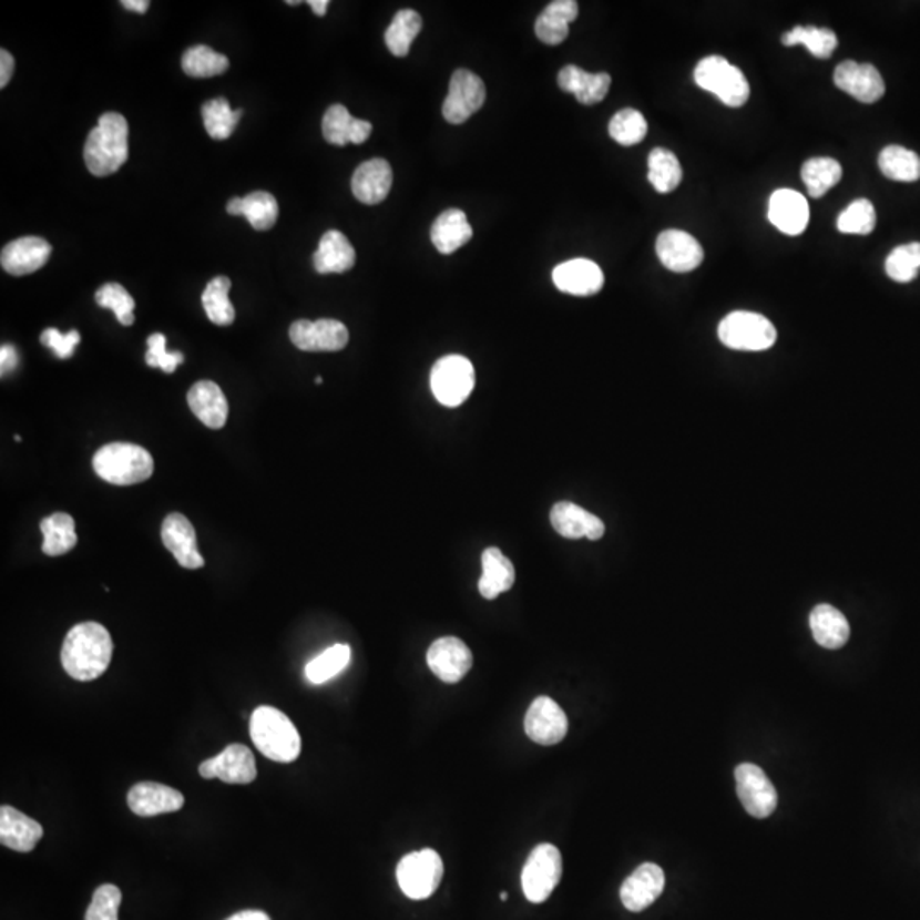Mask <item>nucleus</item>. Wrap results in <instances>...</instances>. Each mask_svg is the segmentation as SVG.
<instances>
[{
	"label": "nucleus",
	"instance_id": "57",
	"mask_svg": "<svg viewBox=\"0 0 920 920\" xmlns=\"http://www.w3.org/2000/svg\"><path fill=\"white\" fill-rule=\"evenodd\" d=\"M307 4H309V8L313 9L314 14L325 16L326 12H328V0H309Z\"/></svg>",
	"mask_w": 920,
	"mask_h": 920
},
{
	"label": "nucleus",
	"instance_id": "6",
	"mask_svg": "<svg viewBox=\"0 0 920 920\" xmlns=\"http://www.w3.org/2000/svg\"><path fill=\"white\" fill-rule=\"evenodd\" d=\"M719 341L738 351L769 350L777 341V331L763 314L736 310L719 323Z\"/></svg>",
	"mask_w": 920,
	"mask_h": 920
},
{
	"label": "nucleus",
	"instance_id": "55",
	"mask_svg": "<svg viewBox=\"0 0 920 920\" xmlns=\"http://www.w3.org/2000/svg\"><path fill=\"white\" fill-rule=\"evenodd\" d=\"M227 920H272L262 910H243V912L234 913Z\"/></svg>",
	"mask_w": 920,
	"mask_h": 920
},
{
	"label": "nucleus",
	"instance_id": "31",
	"mask_svg": "<svg viewBox=\"0 0 920 920\" xmlns=\"http://www.w3.org/2000/svg\"><path fill=\"white\" fill-rule=\"evenodd\" d=\"M357 262V253L350 241L339 231H328L320 237L319 247L314 253V268L320 275L350 272Z\"/></svg>",
	"mask_w": 920,
	"mask_h": 920
},
{
	"label": "nucleus",
	"instance_id": "4",
	"mask_svg": "<svg viewBox=\"0 0 920 920\" xmlns=\"http://www.w3.org/2000/svg\"><path fill=\"white\" fill-rule=\"evenodd\" d=\"M92 468L104 481L116 487H132L136 482H144L154 472V459L149 450L135 443L114 442L101 447Z\"/></svg>",
	"mask_w": 920,
	"mask_h": 920
},
{
	"label": "nucleus",
	"instance_id": "42",
	"mask_svg": "<svg viewBox=\"0 0 920 920\" xmlns=\"http://www.w3.org/2000/svg\"><path fill=\"white\" fill-rule=\"evenodd\" d=\"M783 44L785 47L805 44L810 50L811 55L827 60L836 52L839 40H837L836 33L827 30V28L796 27L789 33L783 34Z\"/></svg>",
	"mask_w": 920,
	"mask_h": 920
},
{
	"label": "nucleus",
	"instance_id": "16",
	"mask_svg": "<svg viewBox=\"0 0 920 920\" xmlns=\"http://www.w3.org/2000/svg\"><path fill=\"white\" fill-rule=\"evenodd\" d=\"M834 82L840 91L847 92L865 104L877 103L887 91L877 67L871 63H858L855 60H846L837 67Z\"/></svg>",
	"mask_w": 920,
	"mask_h": 920
},
{
	"label": "nucleus",
	"instance_id": "14",
	"mask_svg": "<svg viewBox=\"0 0 920 920\" xmlns=\"http://www.w3.org/2000/svg\"><path fill=\"white\" fill-rule=\"evenodd\" d=\"M427 662L430 671L440 681L446 684H457L469 674L474 658L464 641L446 636L431 644L427 653Z\"/></svg>",
	"mask_w": 920,
	"mask_h": 920
},
{
	"label": "nucleus",
	"instance_id": "5",
	"mask_svg": "<svg viewBox=\"0 0 920 920\" xmlns=\"http://www.w3.org/2000/svg\"><path fill=\"white\" fill-rule=\"evenodd\" d=\"M694 81L729 108H740L750 98V85L738 67L719 55L706 57L697 63Z\"/></svg>",
	"mask_w": 920,
	"mask_h": 920
},
{
	"label": "nucleus",
	"instance_id": "11",
	"mask_svg": "<svg viewBox=\"0 0 920 920\" xmlns=\"http://www.w3.org/2000/svg\"><path fill=\"white\" fill-rule=\"evenodd\" d=\"M200 776L221 779L227 785H251L258 776L255 755L246 745H228L217 757L208 758L200 766Z\"/></svg>",
	"mask_w": 920,
	"mask_h": 920
},
{
	"label": "nucleus",
	"instance_id": "44",
	"mask_svg": "<svg viewBox=\"0 0 920 920\" xmlns=\"http://www.w3.org/2000/svg\"><path fill=\"white\" fill-rule=\"evenodd\" d=\"M241 114H243V111H234L224 98L208 101L202 108L206 133L215 141H225V139L233 135L234 129L239 123Z\"/></svg>",
	"mask_w": 920,
	"mask_h": 920
},
{
	"label": "nucleus",
	"instance_id": "37",
	"mask_svg": "<svg viewBox=\"0 0 920 920\" xmlns=\"http://www.w3.org/2000/svg\"><path fill=\"white\" fill-rule=\"evenodd\" d=\"M801 177L807 184L808 195L811 198H821L828 190H832L839 183L842 166L832 157H811L803 164Z\"/></svg>",
	"mask_w": 920,
	"mask_h": 920
},
{
	"label": "nucleus",
	"instance_id": "19",
	"mask_svg": "<svg viewBox=\"0 0 920 920\" xmlns=\"http://www.w3.org/2000/svg\"><path fill=\"white\" fill-rule=\"evenodd\" d=\"M552 282L558 290L576 297H590L604 287V273L601 266L585 258L570 259L561 263L552 272Z\"/></svg>",
	"mask_w": 920,
	"mask_h": 920
},
{
	"label": "nucleus",
	"instance_id": "23",
	"mask_svg": "<svg viewBox=\"0 0 920 920\" xmlns=\"http://www.w3.org/2000/svg\"><path fill=\"white\" fill-rule=\"evenodd\" d=\"M52 255V246L41 237L28 236L12 241L2 249L0 263L12 276H24L43 268Z\"/></svg>",
	"mask_w": 920,
	"mask_h": 920
},
{
	"label": "nucleus",
	"instance_id": "40",
	"mask_svg": "<svg viewBox=\"0 0 920 920\" xmlns=\"http://www.w3.org/2000/svg\"><path fill=\"white\" fill-rule=\"evenodd\" d=\"M421 16L411 9H402L395 16L386 31V44L395 57H406L411 43L421 31Z\"/></svg>",
	"mask_w": 920,
	"mask_h": 920
},
{
	"label": "nucleus",
	"instance_id": "15",
	"mask_svg": "<svg viewBox=\"0 0 920 920\" xmlns=\"http://www.w3.org/2000/svg\"><path fill=\"white\" fill-rule=\"evenodd\" d=\"M568 728V716L551 697H538L527 711L525 733L535 744L558 745L564 740Z\"/></svg>",
	"mask_w": 920,
	"mask_h": 920
},
{
	"label": "nucleus",
	"instance_id": "29",
	"mask_svg": "<svg viewBox=\"0 0 920 920\" xmlns=\"http://www.w3.org/2000/svg\"><path fill=\"white\" fill-rule=\"evenodd\" d=\"M481 563L482 574L478 586L482 599L494 601L515 585V568L500 549L488 548L482 552Z\"/></svg>",
	"mask_w": 920,
	"mask_h": 920
},
{
	"label": "nucleus",
	"instance_id": "17",
	"mask_svg": "<svg viewBox=\"0 0 920 920\" xmlns=\"http://www.w3.org/2000/svg\"><path fill=\"white\" fill-rule=\"evenodd\" d=\"M656 255L666 269L688 273L699 268L704 259V249L691 234L668 228L656 239Z\"/></svg>",
	"mask_w": 920,
	"mask_h": 920
},
{
	"label": "nucleus",
	"instance_id": "27",
	"mask_svg": "<svg viewBox=\"0 0 920 920\" xmlns=\"http://www.w3.org/2000/svg\"><path fill=\"white\" fill-rule=\"evenodd\" d=\"M43 837V827L16 808H0V842L16 852H31Z\"/></svg>",
	"mask_w": 920,
	"mask_h": 920
},
{
	"label": "nucleus",
	"instance_id": "56",
	"mask_svg": "<svg viewBox=\"0 0 920 920\" xmlns=\"http://www.w3.org/2000/svg\"><path fill=\"white\" fill-rule=\"evenodd\" d=\"M122 6L123 8L129 9V11L139 12V14H145V12H147L149 6H151V2H149V0H123Z\"/></svg>",
	"mask_w": 920,
	"mask_h": 920
},
{
	"label": "nucleus",
	"instance_id": "13",
	"mask_svg": "<svg viewBox=\"0 0 920 920\" xmlns=\"http://www.w3.org/2000/svg\"><path fill=\"white\" fill-rule=\"evenodd\" d=\"M290 341L303 351H339L350 341V333L336 319H300L290 326Z\"/></svg>",
	"mask_w": 920,
	"mask_h": 920
},
{
	"label": "nucleus",
	"instance_id": "34",
	"mask_svg": "<svg viewBox=\"0 0 920 920\" xmlns=\"http://www.w3.org/2000/svg\"><path fill=\"white\" fill-rule=\"evenodd\" d=\"M227 212L231 215H244L256 231H269L276 224L280 211L272 193L255 192L244 198L231 200Z\"/></svg>",
	"mask_w": 920,
	"mask_h": 920
},
{
	"label": "nucleus",
	"instance_id": "51",
	"mask_svg": "<svg viewBox=\"0 0 920 920\" xmlns=\"http://www.w3.org/2000/svg\"><path fill=\"white\" fill-rule=\"evenodd\" d=\"M535 34L542 43L554 44L563 43L570 34V22L566 19L558 16L556 12L545 8L544 12L539 16L535 21Z\"/></svg>",
	"mask_w": 920,
	"mask_h": 920
},
{
	"label": "nucleus",
	"instance_id": "43",
	"mask_svg": "<svg viewBox=\"0 0 920 920\" xmlns=\"http://www.w3.org/2000/svg\"><path fill=\"white\" fill-rule=\"evenodd\" d=\"M184 74L190 78L205 79L224 74L228 69V59L212 50L211 47L198 44L186 50L183 55Z\"/></svg>",
	"mask_w": 920,
	"mask_h": 920
},
{
	"label": "nucleus",
	"instance_id": "1",
	"mask_svg": "<svg viewBox=\"0 0 920 920\" xmlns=\"http://www.w3.org/2000/svg\"><path fill=\"white\" fill-rule=\"evenodd\" d=\"M111 656L113 640L100 623H82L72 627L60 652L63 671L79 682L101 677L110 666Z\"/></svg>",
	"mask_w": 920,
	"mask_h": 920
},
{
	"label": "nucleus",
	"instance_id": "20",
	"mask_svg": "<svg viewBox=\"0 0 920 920\" xmlns=\"http://www.w3.org/2000/svg\"><path fill=\"white\" fill-rule=\"evenodd\" d=\"M665 890V872L658 865L644 862L624 881L621 900L630 912H641L656 902Z\"/></svg>",
	"mask_w": 920,
	"mask_h": 920
},
{
	"label": "nucleus",
	"instance_id": "39",
	"mask_svg": "<svg viewBox=\"0 0 920 920\" xmlns=\"http://www.w3.org/2000/svg\"><path fill=\"white\" fill-rule=\"evenodd\" d=\"M351 662V648L348 644H335L331 648L310 660L306 666V677L310 684L320 685L341 674Z\"/></svg>",
	"mask_w": 920,
	"mask_h": 920
},
{
	"label": "nucleus",
	"instance_id": "35",
	"mask_svg": "<svg viewBox=\"0 0 920 920\" xmlns=\"http://www.w3.org/2000/svg\"><path fill=\"white\" fill-rule=\"evenodd\" d=\"M41 532H43V545L41 551L47 556H62L78 545L75 534V522L69 513H53L41 520Z\"/></svg>",
	"mask_w": 920,
	"mask_h": 920
},
{
	"label": "nucleus",
	"instance_id": "45",
	"mask_svg": "<svg viewBox=\"0 0 920 920\" xmlns=\"http://www.w3.org/2000/svg\"><path fill=\"white\" fill-rule=\"evenodd\" d=\"M920 269V243L903 244L895 247L885 262V272L891 280L909 284L916 280Z\"/></svg>",
	"mask_w": 920,
	"mask_h": 920
},
{
	"label": "nucleus",
	"instance_id": "58",
	"mask_svg": "<svg viewBox=\"0 0 920 920\" xmlns=\"http://www.w3.org/2000/svg\"><path fill=\"white\" fill-rule=\"evenodd\" d=\"M507 899H509V893H501V900H503V902H507Z\"/></svg>",
	"mask_w": 920,
	"mask_h": 920
},
{
	"label": "nucleus",
	"instance_id": "50",
	"mask_svg": "<svg viewBox=\"0 0 920 920\" xmlns=\"http://www.w3.org/2000/svg\"><path fill=\"white\" fill-rule=\"evenodd\" d=\"M147 355L145 361L149 367L161 368L163 372L173 374L177 367L184 361V355L181 351L166 350V336L161 333H154L147 339Z\"/></svg>",
	"mask_w": 920,
	"mask_h": 920
},
{
	"label": "nucleus",
	"instance_id": "30",
	"mask_svg": "<svg viewBox=\"0 0 920 920\" xmlns=\"http://www.w3.org/2000/svg\"><path fill=\"white\" fill-rule=\"evenodd\" d=\"M558 84L564 92H571L582 104H596L605 100L611 89V75L589 74L576 65H566L558 75Z\"/></svg>",
	"mask_w": 920,
	"mask_h": 920
},
{
	"label": "nucleus",
	"instance_id": "36",
	"mask_svg": "<svg viewBox=\"0 0 920 920\" xmlns=\"http://www.w3.org/2000/svg\"><path fill=\"white\" fill-rule=\"evenodd\" d=\"M878 166L888 180L913 183L920 180V157L902 145H888L880 152Z\"/></svg>",
	"mask_w": 920,
	"mask_h": 920
},
{
	"label": "nucleus",
	"instance_id": "41",
	"mask_svg": "<svg viewBox=\"0 0 920 920\" xmlns=\"http://www.w3.org/2000/svg\"><path fill=\"white\" fill-rule=\"evenodd\" d=\"M648 180L658 193H671L682 181V166L674 152L653 149L648 157Z\"/></svg>",
	"mask_w": 920,
	"mask_h": 920
},
{
	"label": "nucleus",
	"instance_id": "49",
	"mask_svg": "<svg viewBox=\"0 0 920 920\" xmlns=\"http://www.w3.org/2000/svg\"><path fill=\"white\" fill-rule=\"evenodd\" d=\"M120 903H122L120 888L114 885H101L92 895L85 920H119Z\"/></svg>",
	"mask_w": 920,
	"mask_h": 920
},
{
	"label": "nucleus",
	"instance_id": "12",
	"mask_svg": "<svg viewBox=\"0 0 920 920\" xmlns=\"http://www.w3.org/2000/svg\"><path fill=\"white\" fill-rule=\"evenodd\" d=\"M736 791L748 815L767 818L777 808V791L760 767L742 764L736 767Z\"/></svg>",
	"mask_w": 920,
	"mask_h": 920
},
{
	"label": "nucleus",
	"instance_id": "32",
	"mask_svg": "<svg viewBox=\"0 0 920 920\" xmlns=\"http://www.w3.org/2000/svg\"><path fill=\"white\" fill-rule=\"evenodd\" d=\"M430 237L439 253L452 255L472 239V225L464 212L450 208L431 225Z\"/></svg>",
	"mask_w": 920,
	"mask_h": 920
},
{
	"label": "nucleus",
	"instance_id": "25",
	"mask_svg": "<svg viewBox=\"0 0 920 920\" xmlns=\"http://www.w3.org/2000/svg\"><path fill=\"white\" fill-rule=\"evenodd\" d=\"M392 188V167L386 159H370L360 164L351 177V192L358 202L377 205L387 198Z\"/></svg>",
	"mask_w": 920,
	"mask_h": 920
},
{
	"label": "nucleus",
	"instance_id": "46",
	"mask_svg": "<svg viewBox=\"0 0 920 920\" xmlns=\"http://www.w3.org/2000/svg\"><path fill=\"white\" fill-rule=\"evenodd\" d=\"M646 133H648V123L640 111L631 110V108L615 113L609 123V135L617 144L626 145V147L640 144Z\"/></svg>",
	"mask_w": 920,
	"mask_h": 920
},
{
	"label": "nucleus",
	"instance_id": "2",
	"mask_svg": "<svg viewBox=\"0 0 920 920\" xmlns=\"http://www.w3.org/2000/svg\"><path fill=\"white\" fill-rule=\"evenodd\" d=\"M129 159V123L120 113H104L96 129L89 133L84 161L89 173L98 177L116 173Z\"/></svg>",
	"mask_w": 920,
	"mask_h": 920
},
{
	"label": "nucleus",
	"instance_id": "52",
	"mask_svg": "<svg viewBox=\"0 0 920 920\" xmlns=\"http://www.w3.org/2000/svg\"><path fill=\"white\" fill-rule=\"evenodd\" d=\"M40 341L43 347L50 348L57 357L67 360V358L74 355L75 347L81 343V335L75 329L63 335L59 329L50 328L41 333Z\"/></svg>",
	"mask_w": 920,
	"mask_h": 920
},
{
	"label": "nucleus",
	"instance_id": "26",
	"mask_svg": "<svg viewBox=\"0 0 920 920\" xmlns=\"http://www.w3.org/2000/svg\"><path fill=\"white\" fill-rule=\"evenodd\" d=\"M188 406L193 415L212 430H221L228 418V402L224 390L212 380H200L188 390Z\"/></svg>",
	"mask_w": 920,
	"mask_h": 920
},
{
	"label": "nucleus",
	"instance_id": "33",
	"mask_svg": "<svg viewBox=\"0 0 920 920\" xmlns=\"http://www.w3.org/2000/svg\"><path fill=\"white\" fill-rule=\"evenodd\" d=\"M810 627L815 641L827 650L842 648L850 636L846 615L828 604L817 605L811 611Z\"/></svg>",
	"mask_w": 920,
	"mask_h": 920
},
{
	"label": "nucleus",
	"instance_id": "48",
	"mask_svg": "<svg viewBox=\"0 0 920 920\" xmlns=\"http://www.w3.org/2000/svg\"><path fill=\"white\" fill-rule=\"evenodd\" d=\"M98 306L103 309L113 310L120 325L132 326L135 323L133 309H135V300L132 295L126 292V288L120 284H106L96 292Z\"/></svg>",
	"mask_w": 920,
	"mask_h": 920
},
{
	"label": "nucleus",
	"instance_id": "10",
	"mask_svg": "<svg viewBox=\"0 0 920 920\" xmlns=\"http://www.w3.org/2000/svg\"><path fill=\"white\" fill-rule=\"evenodd\" d=\"M484 101H487V88L481 78L474 72L460 69L453 72L450 79L449 94L442 106L443 119L452 125L468 122L472 114L481 110Z\"/></svg>",
	"mask_w": 920,
	"mask_h": 920
},
{
	"label": "nucleus",
	"instance_id": "21",
	"mask_svg": "<svg viewBox=\"0 0 920 920\" xmlns=\"http://www.w3.org/2000/svg\"><path fill=\"white\" fill-rule=\"evenodd\" d=\"M126 801L136 817L145 818L174 814L184 807V796L177 789L159 783H139L130 789Z\"/></svg>",
	"mask_w": 920,
	"mask_h": 920
},
{
	"label": "nucleus",
	"instance_id": "18",
	"mask_svg": "<svg viewBox=\"0 0 920 920\" xmlns=\"http://www.w3.org/2000/svg\"><path fill=\"white\" fill-rule=\"evenodd\" d=\"M161 538L167 551L176 558L180 566L186 570H200L205 564L196 545L195 527L183 513H170L164 519Z\"/></svg>",
	"mask_w": 920,
	"mask_h": 920
},
{
	"label": "nucleus",
	"instance_id": "47",
	"mask_svg": "<svg viewBox=\"0 0 920 920\" xmlns=\"http://www.w3.org/2000/svg\"><path fill=\"white\" fill-rule=\"evenodd\" d=\"M877 227V212L869 200L859 198L850 203L846 211L839 215L837 228L842 234H858L868 236Z\"/></svg>",
	"mask_w": 920,
	"mask_h": 920
},
{
	"label": "nucleus",
	"instance_id": "38",
	"mask_svg": "<svg viewBox=\"0 0 920 920\" xmlns=\"http://www.w3.org/2000/svg\"><path fill=\"white\" fill-rule=\"evenodd\" d=\"M231 280L227 276H217L211 284L206 285L205 292L202 295L203 309H205L208 319L217 326H231L236 319V309H234L228 292H231Z\"/></svg>",
	"mask_w": 920,
	"mask_h": 920
},
{
	"label": "nucleus",
	"instance_id": "24",
	"mask_svg": "<svg viewBox=\"0 0 920 920\" xmlns=\"http://www.w3.org/2000/svg\"><path fill=\"white\" fill-rule=\"evenodd\" d=\"M769 221L780 233L799 236L807 231L810 222L807 198L793 190H777L770 196Z\"/></svg>",
	"mask_w": 920,
	"mask_h": 920
},
{
	"label": "nucleus",
	"instance_id": "59",
	"mask_svg": "<svg viewBox=\"0 0 920 920\" xmlns=\"http://www.w3.org/2000/svg\"><path fill=\"white\" fill-rule=\"evenodd\" d=\"M316 384H323V377H317Z\"/></svg>",
	"mask_w": 920,
	"mask_h": 920
},
{
	"label": "nucleus",
	"instance_id": "8",
	"mask_svg": "<svg viewBox=\"0 0 920 920\" xmlns=\"http://www.w3.org/2000/svg\"><path fill=\"white\" fill-rule=\"evenodd\" d=\"M399 888L411 900L430 899L443 878V862L433 849L417 850L399 861Z\"/></svg>",
	"mask_w": 920,
	"mask_h": 920
},
{
	"label": "nucleus",
	"instance_id": "22",
	"mask_svg": "<svg viewBox=\"0 0 920 920\" xmlns=\"http://www.w3.org/2000/svg\"><path fill=\"white\" fill-rule=\"evenodd\" d=\"M551 525L558 534L566 539L586 538L590 541H599L605 534L604 522L599 517L571 501H560L552 507Z\"/></svg>",
	"mask_w": 920,
	"mask_h": 920
},
{
	"label": "nucleus",
	"instance_id": "28",
	"mask_svg": "<svg viewBox=\"0 0 920 920\" xmlns=\"http://www.w3.org/2000/svg\"><path fill=\"white\" fill-rule=\"evenodd\" d=\"M372 133V123L357 120L343 104H333L323 119V135L331 145H360Z\"/></svg>",
	"mask_w": 920,
	"mask_h": 920
},
{
	"label": "nucleus",
	"instance_id": "3",
	"mask_svg": "<svg viewBox=\"0 0 920 920\" xmlns=\"http://www.w3.org/2000/svg\"><path fill=\"white\" fill-rule=\"evenodd\" d=\"M249 733L255 747L273 763H294L303 750L294 723L276 707L259 706L251 716Z\"/></svg>",
	"mask_w": 920,
	"mask_h": 920
},
{
	"label": "nucleus",
	"instance_id": "53",
	"mask_svg": "<svg viewBox=\"0 0 920 920\" xmlns=\"http://www.w3.org/2000/svg\"><path fill=\"white\" fill-rule=\"evenodd\" d=\"M18 364L19 357L16 348L12 347V345H4L2 350H0V374H2V377L8 376V374L12 372V370H16Z\"/></svg>",
	"mask_w": 920,
	"mask_h": 920
},
{
	"label": "nucleus",
	"instance_id": "7",
	"mask_svg": "<svg viewBox=\"0 0 920 920\" xmlns=\"http://www.w3.org/2000/svg\"><path fill=\"white\" fill-rule=\"evenodd\" d=\"M474 386V367L462 355H447L431 368V392L435 399L447 408L462 405L471 396Z\"/></svg>",
	"mask_w": 920,
	"mask_h": 920
},
{
	"label": "nucleus",
	"instance_id": "9",
	"mask_svg": "<svg viewBox=\"0 0 920 920\" xmlns=\"http://www.w3.org/2000/svg\"><path fill=\"white\" fill-rule=\"evenodd\" d=\"M563 877V858L552 844H539L527 859L522 871V890L527 900L542 903L556 890Z\"/></svg>",
	"mask_w": 920,
	"mask_h": 920
},
{
	"label": "nucleus",
	"instance_id": "54",
	"mask_svg": "<svg viewBox=\"0 0 920 920\" xmlns=\"http://www.w3.org/2000/svg\"><path fill=\"white\" fill-rule=\"evenodd\" d=\"M12 74H14V57L8 50H2L0 52V88L9 84Z\"/></svg>",
	"mask_w": 920,
	"mask_h": 920
}]
</instances>
